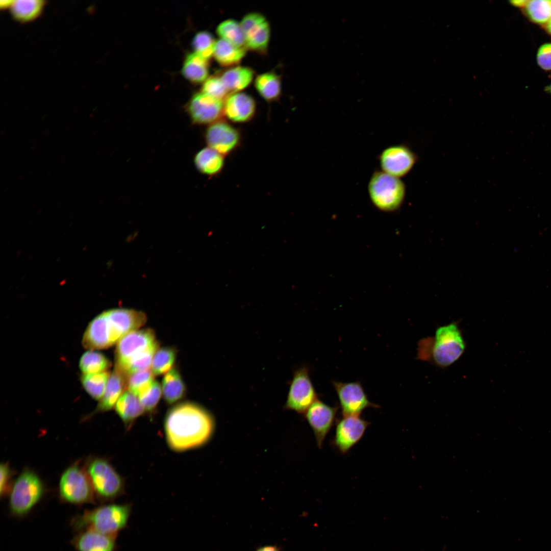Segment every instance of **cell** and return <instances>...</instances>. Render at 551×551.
I'll return each mask as SVG.
<instances>
[{"instance_id": "obj_1", "label": "cell", "mask_w": 551, "mask_h": 551, "mask_svg": "<svg viewBox=\"0 0 551 551\" xmlns=\"http://www.w3.org/2000/svg\"><path fill=\"white\" fill-rule=\"evenodd\" d=\"M166 438L170 448L183 452L199 447L212 436L214 421L211 414L198 405L184 402L167 413L164 421Z\"/></svg>"}, {"instance_id": "obj_2", "label": "cell", "mask_w": 551, "mask_h": 551, "mask_svg": "<svg viewBox=\"0 0 551 551\" xmlns=\"http://www.w3.org/2000/svg\"><path fill=\"white\" fill-rule=\"evenodd\" d=\"M466 342L457 322L438 327L432 337L418 342L417 359L444 368L457 362L463 355Z\"/></svg>"}, {"instance_id": "obj_3", "label": "cell", "mask_w": 551, "mask_h": 551, "mask_svg": "<svg viewBox=\"0 0 551 551\" xmlns=\"http://www.w3.org/2000/svg\"><path fill=\"white\" fill-rule=\"evenodd\" d=\"M128 505L109 504L85 510L72 519L71 524L78 532L91 530L115 535L124 528L130 514Z\"/></svg>"}, {"instance_id": "obj_4", "label": "cell", "mask_w": 551, "mask_h": 551, "mask_svg": "<svg viewBox=\"0 0 551 551\" xmlns=\"http://www.w3.org/2000/svg\"><path fill=\"white\" fill-rule=\"evenodd\" d=\"M368 192L372 204L379 210L391 212L402 205L406 186L399 179L382 170H375L368 184Z\"/></svg>"}, {"instance_id": "obj_5", "label": "cell", "mask_w": 551, "mask_h": 551, "mask_svg": "<svg viewBox=\"0 0 551 551\" xmlns=\"http://www.w3.org/2000/svg\"><path fill=\"white\" fill-rule=\"evenodd\" d=\"M44 492L39 477L29 469L23 470L13 483L9 493V509L16 517L27 515L37 505Z\"/></svg>"}, {"instance_id": "obj_6", "label": "cell", "mask_w": 551, "mask_h": 551, "mask_svg": "<svg viewBox=\"0 0 551 551\" xmlns=\"http://www.w3.org/2000/svg\"><path fill=\"white\" fill-rule=\"evenodd\" d=\"M95 496L103 500L113 499L120 494L123 482L118 472L106 459L91 458L85 468Z\"/></svg>"}, {"instance_id": "obj_7", "label": "cell", "mask_w": 551, "mask_h": 551, "mask_svg": "<svg viewBox=\"0 0 551 551\" xmlns=\"http://www.w3.org/2000/svg\"><path fill=\"white\" fill-rule=\"evenodd\" d=\"M59 494L65 503L81 505L94 502V493L85 469L76 463L62 473L59 484Z\"/></svg>"}, {"instance_id": "obj_8", "label": "cell", "mask_w": 551, "mask_h": 551, "mask_svg": "<svg viewBox=\"0 0 551 551\" xmlns=\"http://www.w3.org/2000/svg\"><path fill=\"white\" fill-rule=\"evenodd\" d=\"M317 399L308 369L306 367L298 368L291 381L285 408L304 414Z\"/></svg>"}, {"instance_id": "obj_9", "label": "cell", "mask_w": 551, "mask_h": 551, "mask_svg": "<svg viewBox=\"0 0 551 551\" xmlns=\"http://www.w3.org/2000/svg\"><path fill=\"white\" fill-rule=\"evenodd\" d=\"M378 159L382 171L400 178L412 170L417 157L408 146L397 144L385 148L379 155Z\"/></svg>"}, {"instance_id": "obj_10", "label": "cell", "mask_w": 551, "mask_h": 551, "mask_svg": "<svg viewBox=\"0 0 551 551\" xmlns=\"http://www.w3.org/2000/svg\"><path fill=\"white\" fill-rule=\"evenodd\" d=\"M343 416H360L365 409L379 406L370 402L361 384L358 382H334Z\"/></svg>"}, {"instance_id": "obj_11", "label": "cell", "mask_w": 551, "mask_h": 551, "mask_svg": "<svg viewBox=\"0 0 551 551\" xmlns=\"http://www.w3.org/2000/svg\"><path fill=\"white\" fill-rule=\"evenodd\" d=\"M157 342L155 333L151 329L137 330L128 333L117 342L115 352V367H121L130 358Z\"/></svg>"}, {"instance_id": "obj_12", "label": "cell", "mask_w": 551, "mask_h": 551, "mask_svg": "<svg viewBox=\"0 0 551 551\" xmlns=\"http://www.w3.org/2000/svg\"><path fill=\"white\" fill-rule=\"evenodd\" d=\"M205 139L208 147L224 157L239 146L241 134L231 124L220 119L209 125L205 133Z\"/></svg>"}, {"instance_id": "obj_13", "label": "cell", "mask_w": 551, "mask_h": 551, "mask_svg": "<svg viewBox=\"0 0 551 551\" xmlns=\"http://www.w3.org/2000/svg\"><path fill=\"white\" fill-rule=\"evenodd\" d=\"M223 101L204 93L193 95L187 106L192 122L196 124H211L219 120L223 114Z\"/></svg>"}, {"instance_id": "obj_14", "label": "cell", "mask_w": 551, "mask_h": 551, "mask_svg": "<svg viewBox=\"0 0 551 551\" xmlns=\"http://www.w3.org/2000/svg\"><path fill=\"white\" fill-rule=\"evenodd\" d=\"M245 46L253 51L264 53L270 38V27L265 17L259 13H250L242 19Z\"/></svg>"}, {"instance_id": "obj_15", "label": "cell", "mask_w": 551, "mask_h": 551, "mask_svg": "<svg viewBox=\"0 0 551 551\" xmlns=\"http://www.w3.org/2000/svg\"><path fill=\"white\" fill-rule=\"evenodd\" d=\"M337 412L336 407H331L317 399L304 414L320 448L334 423Z\"/></svg>"}, {"instance_id": "obj_16", "label": "cell", "mask_w": 551, "mask_h": 551, "mask_svg": "<svg viewBox=\"0 0 551 551\" xmlns=\"http://www.w3.org/2000/svg\"><path fill=\"white\" fill-rule=\"evenodd\" d=\"M368 424L360 416H343L336 425L335 446L341 453H346L361 439Z\"/></svg>"}, {"instance_id": "obj_17", "label": "cell", "mask_w": 551, "mask_h": 551, "mask_svg": "<svg viewBox=\"0 0 551 551\" xmlns=\"http://www.w3.org/2000/svg\"><path fill=\"white\" fill-rule=\"evenodd\" d=\"M256 105L250 95L237 92L227 96L224 103L223 114L231 121L242 123L254 117Z\"/></svg>"}, {"instance_id": "obj_18", "label": "cell", "mask_w": 551, "mask_h": 551, "mask_svg": "<svg viewBox=\"0 0 551 551\" xmlns=\"http://www.w3.org/2000/svg\"><path fill=\"white\" fill-rule=\"evenodd\" d=\"M128 378L115 369L110 373L105 393L99 400L95 409L85 416L83 420H87L94 415L99 412H104L112 409L118 399L127 388Z\"/></svg>"}, {"instance_id": "obj_19", "label": "cell", "mask_w": 551, "mask_h": 551, "mask_svg": "<svg viewBox=\"0 0 551 551\" xmlns=\"http://www.w3.org/2000/svg\"><path fill=\"white\" fill-rule=\"evenodd\" d=\"M71 543L77 551H114L115 535L86 530L78 532Z\"/></svg>"}, {"instance_id": "obj_20", "label": "cell", "mask_w": 551, "mask_h": 551, "mask_svg": "<svg viewBox=\"0 0 551 551\" xmlns=\"http://www.w3.org/2000/svg\"><path fill=\"white\" fill-rule=\"evenodd\" d=\"M106 312L122 337L138 330L147 320L144 312L132 309L115 308Z\"/></svg>"}, {"instance_id": "obj_21", "label": "cell", "mask_w": 551, "mask_h": 551, "mask_svg": "<svg viewBox=\"0 0 551 551\" xmlns=\"http://www.w3.org/2000/svg\"><path fill=\"white\" fill-rule=\"evenodd\" d=\"M194 163L201 173L213 177L219 174L223 169L224 156L207 146L197 152L194 157Z\"/></svg>"}, {"instance_id": "obj_22", "label": "cell", "mask_w": 551, "mask_h": 551, "mask_svg": "<svg viewBox=\"0 0 551 551\" xmlns=\"http://www.w3.org/2000/svg\"><path fill=\"white\" fill-rule=\"evenodd\" d=\"M115 410L126 424L133 421L145 411L139 397L129 390H126L120 396Z\"/></svg>"}, {"instance_id": "obj_23", "label": "cell", "mask_w": 551, "mask_h": 551, "mask_svg": "<svg viewBox=\"0 0 551 551\" xmlns=\"http://www.w3.org/2000/svg\"><path fill=\"white\" fill-rule=\"evenodd\" d=\"M162 391L165 402L173 404L181 399L186 393V387L176 368H172L163 378Z\"/></svg>"}, {"instance_id": "obj_24", "label": "cell", "mask_w": 551, "mask_h": 551, "mask_svg": "<svg viewBox=\"0 0 551 551\" xmlns=\"http://www.w3.org/2000/svg\"><path fill=\"white\" fill-rule=\"evenodd\" d=\"M208 72V60L195 52L189 54L186 56L182 72L188 81L194 83H200L205 81Z\"/></svg>"}, {"instance_id": "obj_25", "label": "cell", "mask_w": 551, "mask_h": 551, "mask_svg": "<svg viewBox=\"0 0 551 551\" xmlns=\"http://www.w3.org/2000/svg\"><path fill=\"white\" fill-rule=\"evenodd\" d=\"M253 77L254 71L251 68L236 66L226 71L220 78L228 92H236L247 87Z\"/></svg>"}, {"instance_id": "obj_26", "label": "cell", "mask_w": 551, "mask_h": 551, "mask_svg": "<svg viewBox=\"0 0 551 551\" xmlns=\"http://www.w3.org/2000/svg\"><path fill=\"white\" fill-rule=\"evenodd\" d=\"M45 2L39 0L13 1L10 8L13 17L17 21L27 22L35 19L42 12Z\"/></svg>"}, {"instance_id": "obj_27", "label": "cell", "mask_w": 551, "mask_h": 551, "mask_svg": "<svg viewBox=\"0 0 551 551\" xmlns=\"http://www.w3.org/2000/svg\"><path fill=\"white\" fill-rule=\"evenodd\" d=\"M158 341L154 345L130 358L122 366L114 368L127 378L133 373L149 369L154 356L159 349Z\"/></svg>"}, {"instance_id": "obj_28", "label": "cell", "mask_w": 551, "mask_h": 551, "mask_svg": "<svg viewBox=\"0 0 551 551\" xmlns=\"http://www.w3.org/2000/svg\"><path fill=\"white\" fill-rule=\"evenodd\" d=\"M245 53V47L236 46L220 39L216 41L213 56L221 65L228 66L238 64Z\"/></svg>"}, {"instance_id": "obj_29", "label": "cell", "mask_w": 551, "mask_h": 551, "mask_svg": "<svg viewBox=\"0 0 551 551\" xmlns=\"http://www.w3.org/2000/svg\"><path fill=\"white\" fill-rule=\"evenodd\" d=\"M255 87L260 95L266 101L277 100L281 92L280 77L273 72L261 74L256 78Z\"/></svg>"}, {"instance_id": "obj_30", "label": "cell", "mask_w": 551, "mask_h": 551, "mask_svg": "<svg viewBox=\"0 0 551 551\" xmlns=\"http://www.w3.org/2000/svg\"><path fill=\"white\" fill-rule=\"evenodd\" d=\"M111 362L103 354L93 350L85 352L81 356L79 367L83 374L97 373L107 371Z\"/></svg>"}, {"instance_id": "obj_31", "label": "cell", "mask_w": 551, "mask_h": 551, "mask_svg": "<svg viewBox=\"0 0 551 551\" xmlns=\"http://www.w3.org/2000/svg\"><path fill=\"white\" fill-rule=\"evenodd\" d=\"M111 372L108 371L92 374H83L82 385L89 395L95 400L103 397Z\"/></svg>"}, {"instance_id": "obj_32", "label": "cell", "mask_w": 551, "mask_h": 551, "mask_svg": "<svg viewBox=\"0 0 551 551\" xmlns=\"http://www.w3.org/2000/svg\"><path fill=\"white\" fill-rule=\"evenodd\" d=\"M523 9L528 18L536 24L545 25L551 19L550 0L528 1Z\"/></svg>"}, {"instance_id": "obj_33", "label": "cell", "mask_w": 551, "mask_h": 551, "mask_svg": "<svg viewBox=\"0 0 551 551\" xmlns=\"http://www.w3.org/2000/svg\"><path fill=\"white\" fill-rule=\"evenodd\" d=\"M217 34L223 39L236 46H245V37L240 23L233 19L221 22L217 27Z\"/></svg>"}, {"instance_id": "obj_34", "label": "cell", "mask_w": 551, "mask_h": 551, "mask_svg": "<svg viewBox=\"0 0 551 551\" xmlns=\"http://www.w3.org/2000/svg\"><path fill=\"white\" fill-rule=\"evenodd\" d=\"M177 356V350L172 347L159 348L155 354L151 370L154 375L166 373L173 365Z\"/></svg>"}, {"instance_id": "obj_35", "label": "cell", "mask_w": 551, "mask_h": 551, "mask_svg": "<svg viewBox=\"0 0 551 551\" xmlns=\"http://www.w3.org/2000/svg\"><path fill=\"white\" fill-rule=\"evenodd\" d=\"M154 381V375L151 369L138 371L128 377L127 388L138 397L151 387Z\"/></svg>"}, {"instance_id": "obj_36", "label": "cell", "mask_w": 551, "mask_h": 551, "mask_svg": "<svg viewBox=\"0 0 551 551\" xmlns=\"http://www.w3.org/2000/svg\"><path fill=\"white\" fill-rule=\"evenodd\" d=\"M216 41L212 34L203 31L197 33L192 40V46L195 53L209 60L213 55Z\"/></svg>"}, {"instance_id": "obj_37", "label": "cell", "mask_w": 551, "mask_h": 551, "mask_svg": "<svg viewBox=\"0 0 551 551\" xmlns=\"http://www.w3.org/2000/svg\"><path fill=\"white\" fill-rule=\"evenodd\" d=\"M162 391L160 384L156 381L144 393L138 396L145 411L154 410L160 399Z\"/></svg>"}, {"instance_id": "obj_38", "label": "cell", "mask_w": 551, "mask_h": 551, "mask_svg": "<svg viewBox=\"0 0 551 551\" xmlns=\"http://www.w3.org/2000/svg\"><path fill=\"white\" fill-rule=\"evenodd\" d=\"M202 92L213 98L222 100L227 97L228 91L220 77H212L207 79L203 84Z\"/></svg>"}, {"instance_id": "obj_39", "label": "cell", "mask_w": 551, "mask_h": 551, "mask_svg": "<svg viewBox=\"0 0 551 551\" xmlns=\"http://www.w3.org/2000/svg\"><path fill=\"white\" fill-rule=\"evenodd\" d=\"M12 470L8 463H2L0 465V495L5 497L9 494L11 490V479L13 476Z\"/></svg>"}, {"instance_id": "obj_40", "label": "cell", "mask_w": 551, "mask_h": 551, "mask_svg": "<svg viewBox=\"0 0 551 551\" xmlns=\"http://www.w3.org/2000/svg\"><path fill=\"white\" fill-rule=\"evenodd\" d=\"M536 60L538 65L546 71L551 70V43H546L538 48Z\"/></svg>"}, {"instance_id": "obj_41", "label": "cell", "mask_w": 551, "mask_h": 551, "mask_svg": "<svg viewBox=\"0 0 551 551\" xmlns=\"http://www.w3.org/2000/svg\"><path fill=\"white\" fill-rule=\"evenodd\" d=\"M528 2V1L525 0H515L511 1L510 3L511 5H513L515 7L523 8L525 6Z\"/></svg>"}, {"instance_id": "obj_42", "label": "cell", "mask_w": 551, "mask_h": 551, "mask_svg": "<svg viewBox=\"0 0 551 551\" xmlns=\"http://www.w3.org/2000/svg\"><path fill=\"white\" fill-rule=\"evenodd\" d=\"M256 551H279L277 547L273 546H265L259 548Z\"/></svg>"}, {"instance_id": "obj_43", "label": "cell", "mask_w": 551, "mask_h": 551, "mask_svg": "<svg viewBox=\"0 0 551 551\" xmlns=\"http://www.w3.org/2000/svg\"><path fill=\"white\" fill-rule=\"evenodd\" d=\"M13 1H1L0 2V5L2 8H10Z\"/></svg>"}, {"instance_id": "obj_44", "label": "cell", "mask_w": 551, "mask_h": 551, "mask_svg": "<svg viewBox=\"0 0 551 551\" xmlns=\"http://www.w3.org/2000/svg\"><path fill=\"white\" fill-rule=\"evenodd\" d=\"M544 29L551 35V19L544 25Z\"/></svg>"}, {"instance_id": "obj_45", "label": "cell", "mask_w": 551, "mask_h": 551, "mask_svg": "<svg viewBox=\"0 0 551 551\" xmlns=\"http://www.w3.org/2000/svg\"><path fill=\"white\" fill-rule=\"evenodd\" d=\"M549 90L550 92L551 93V85L549 86Z\"/></svg>"}]
</instances>
